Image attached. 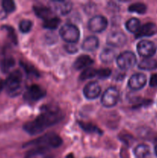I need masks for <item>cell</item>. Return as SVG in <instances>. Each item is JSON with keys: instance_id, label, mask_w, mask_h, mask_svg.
Segmentation results:
<instances>
[{"instance_id": "83f0119b", "label": "cell", "mask_w": 157, "mask_h": 158, "mask_svg": "<svg viewBox=\"0 0 157 158\" xmlns=\"http://www.w3.org/2000/svg\"><path fill=\"white\" fill-rule=\"evenodd\" d=\"M32 26V23L29 19H23L19 23V29L23 33L29 32Z\"/></svg>"}, {"instance_id": "44dd1931", "label": "cell", "mask_w": 157, "mask_h": 158, "mask_svg": "<svg viewBox=\"0 0 157 158\" xmlns=\"http://www.w3.org/2000/svg\"><path fill=\"white\" fill-rule=\"evenodd\" d=\"M78 124H79L80 127L84 131L87 133H91V134H103V131L99 129L97 126L92 124L90 123H85V122H78Z\"/></svg>"}, {"instance_id": "484cf974", "label": "cell", "mask_w": 157, "mask_h": 158, "mask_svg": "<svg viewBox=\"0 0 157 158\" xmlns=\"http://www.w3.org/2000/svg\"><path fill=\"white\" fill-rule=\"evenodd\" d=\"M21 66H22V68L24 69L25 72L26 73L28 76H30V77H38L39 76V73L37 71V69L34 67L33 66H32L29 63H21Z\"/></svg>"}, {"instance_id": "5bb4252c", "label": "cell", "mask_w": 157, "mask_h": 158, "mask_svg": "<svg viewBox=\"0 0 157 158\" xmlns=\"http://www.w3.org/2000/svg\"><path fill=\"white\" fill-rule=\"evenodd\" d=\"M157 32V26L153 23H147L140 26L138 32L135 34V38H141L145 36H151Z\"/></svg>"}, {"instance_id": "cb8c5ba5", "label": "cell", "mask_w": 157, "mask_h": 158, "mask_svg": "<svg viewBox=\"0 0 157 158\" xmlns=\"http://www.w3.org/2000/svg\"><path fill=\"white\" fill-rule=\"evenodd\" d=\"M128 10L130 12H135L138 14H144L147 10V7L143 2H135L129 6Z\"/></svg>"}, {"instance_id": "e575fe53", "label": "cell", "mask_w": 157, "mask_h": 158, "mask_svg": "<svg viewBox=\"0 0 157 158\" xmlns=\"http://www.w3.org/2000/svg\"><path fill=\"white\" fill-rule=\"evenodd\" d=\"M4 87H5V81H3L2 80H0V92L2 90Z\"/></svg>"}, {"instance_id": "ba28073f", "label": "cell", "mask_w": 157, "mask_h": 158, "mask_svg": "<svg viewBox=\"0 0 157 158\" xmlns=\"http://www.w3.org/2000/svg\"><path fill=\"white\" fill-rule=\"evenodd\" d=\"M46 92L38 85H32L26 89L24 94L25 100L29 102H35L41 100L46 96Z\"/></svg>"}, {"instance_id": "d590c367", "label": "cell", "mask_w": 157, "mask_h": 158, "mask_svg": "<svg viewBox=\"0 0 157 158\" xmlns=\"http://www.w3.org/2000/svg\"><path fill=\"white\" fill-rule=\"evenodd\" d=\"M155 154H156V156H157V138L155 139Z\"/></svg>"}, {"instance_id": "603a6c76", "label": "cell", "mask_w": 157, "mask_h": 158, "mask_svg": "<svg viewBox=\"0 0 157 158\" xmlns=\"http://www.w3.org/2000/svg\"><path fill=\"white\" fill-rule=\"evenodd\" d=\"M60 22H61V20H60V19L58 18V17L52 16L51 17V18L45 20V21L43 22L42 26L47 29L53 30V29H55L58 27Z\"/></svg>"}, {"instance_id": "5b68a950", "label": "cell", "mask_w": 157, "mask_h": 158, "mask_svg": "<svg viewBox=\"0 0 157 158\" xmlns=\"http://www.w3.org/2000/svg\"><path fill=\"white\" fill-rule=\"evenodd\" d=\"M116 63L121 69L127 70L135 66L136 63V57L131 51H125L118 56Z\"/></svg>"}, {"instance_id": "f546056e", "label": "cell", "mask_w": 157, "mask_h": 158, "mask_svg": "<svg viewBox=\"0 0 157 158\" xmlns=\"http://www.w3.org/2000/svg\"><path fill=\"white\" fill-rule=\"evenodd\" d=\"M112 73V71L109 69H97V77L99 78L105 79L109 77Z\"/></svg>"}, {"instance_id": "4fadbf2b", "label": "cell", "mask_w": 157, "mask_h": 158, "mask_svg": "<svg viewBox=\"0 0 157 158\" xmlns=\"http://www.w3.org/2000/svg\"><path fill=\"white\" fill-rule=\"evenodd\" d=\"M146 77L143 73H135L129 78V86L132 90L143 89L146 83Z\"/></svg>"}, {"instance_id": "8fae6325", "label": "cell", "mask_w": 157, "mask_h": 158, "mask_svg": "<svg viewBox=\"0 0 157 158\" xmlns=\"http://www.w3.org/2000/svg\"><path fill=\"white\" fill-rule=\"evenodd\" d=\"M50 4L55 12L62 15L69 13L72 9V3L69 1H52Z\"/></svg>"}, {"instance_id": "1f68e13d", "label": "cell", "mask_w": 157, "mask_h": 158, "mask_svg": "<svg viewBox=\"0 0 157 158\" xmlns=\"http://www.w3.org/2000/svg\"><path fill=\"white\" fill-rule=\"evenodd\" d=\"M65 49H66V52L71 54L75 53V52L78 51V49H77L75 45L73 44V43H67V44L65 46Z\"/></svg>"}, {"instance_id": "d6986e66", "label": "cell", "mask_w": 157, "mask_h": 158, "mask_svg": "<svg viewBox=\"0 0 157 158\" xmlns=\"http://www.w3.org/2000/svg\"><path fill=\"white\" fill-rule=\"evenodd\" d=\"M116 52L112 49H105L100 54V60L104 63H111L115 59Z\"/></svg>"}, {"instance_id": "4dcf8cb0", "label": "cell", "mask_w": 157, "mask_h": 158, "mask_svg": "<svg viewBox=\"0 0 157 158\" xmlns=\"http://www.w3.org/2000/svg\"><path fill=\"white\" fill-rule=\"evenodd\" d=\"M4 28L6 29V31L8 32V33H9V38L11 39V40H12V41L15 44H16L17 38H16V35H15L14 29H12V27H10V26H5Z\"/></svg>"}, {"instance_id": "e0dca14e", "label": "cell", "mask_w": 157, "mask_h": 158, "mask_svg": "<svg viewBox=\"0 0 157 158\" xmlns=\"http://www.w3.org/2000/svg\"><path fill=\"white\" fill-rule=\"evenodd\" d=\"M99 41L97 37L92 35V36H89L83 41V45H82V48L83 50L88 51V52H92L95 51L97 48L99 47Z\"/></svg>"}, {"instance_id": "6da1fadb", "label": "cell", "mask_w": 157, "mask_h": 158, "mask_svg": "<svg viewBox=\"0 0 157 158\" xmlns=\"http://www.w3.org/2000/svg\"><path fill=\"white\" fill-rule=\"evenodd\" d=\"M42 112L35 120L26 123L23 129L31 135H36L51 126L56 124L63 118L61 110L54 106H45Z\"/></svg>"}, {"instance_id": "52a82bcc", "label": "cell", "mask_w": 157, "mask_h": 158, "mask_svg": "<svg viewBox=\"0 0 157 158\" xmlns=\"http://www.w3.org/2000/svg\"><path fill=\"white\" fill-rule=\"evenodd\" d=\"M137 52L141 56L150 58L156 52V46L149 40H141L137 44Z\"/></svg>"}, {"instance_id": "9a60e30c", "label": "cell", "mask_w": 157, "mask_h": 158, "mask_svg": "<svg viewBox=\"0 0 157 158\" xmlns=\"http://www.w3.org/2000/svg\"><path fill=\"white\" fill-rule=\"evenodd\" d=\"M33 9L35 15L42 19L44 21L52 17V10L50 7H47L43 5H35Z\"/></svg>"}, {"instance_id": "7a4b0ae2", "label": "cell", "mask_w": 157, "mask_h": 158, "mask_svg": "<svg viewBox=\"0 0 157 158\" xmlns=\"http://www.w3.org/2000/svg\"><path fill=\"white\" fill-rule=\"evenodd\" d=\"M62 143V140L59 136L54 133H49L35 140L27 142L24 147L35 146V148H43L49 149V148H58L61 146Z\"/></svg>"}, {"instance_id": "30bf717a", "label": "cell", "mask_w": 157, "mask_h": 158, "mask_svg": "<svg viewBox=\"0 0 157 158\" xmlns=\"http://www.w3.org/2000/svg\"><path fill=\"white\" fill-rule=\"evenodd\" d=\"M107 44L113 47H122L127 42L126 35L122 32H112L106 39Z\"/></svg>"}, {"instance_id": "ac0fdd59", "label": "cell", "mask_w": 157, "mask_h": 158, "mask_svg": "<svg viewBox=\"0 0 157 158\" xmlns=\"http://www.w3.org/2000/svg\"><path fill=\"white\" fill-rule=\"evenodd\" d=\"M139 69L143 70H153L157 69V60L151 58H146L138 65Z\"/></svg>"}, {"instance_id": "3957f363", "label": "cell", "mask_w": 157, "mask_h": 158, "mask_svg": "<svg viewBox=\"0 0 157 158\" xmlns=\"http://www.w3.org/2000/svg\"><path fill=\"white\" fill-rule=\"evenodd\" d=\"M22 75L18 70L11 73L5 81V87L6 91L11 97H16L22 91Z\"/></svg>"}, {"instance_id": "277c9868", "label": "cell", "mask_w": 157, "mask_h": 158, "mask_svg": "<svg viewBox=\"0 0 157 158\" xmlns=\"http://www.w3.org/2000/svg\"><path fill=\"white\" fill-rule=\"evenodd\" d=\"M59 34L62 38L68 43H73L78 41L80 36L79 29L76 26L72 24H65L61 27Z\"/></svg>"}, {"instance_id": "d6a6232c", "label": "cell", "mask_w": 157, "mask_h": 158, "mask_svg": "<svg viewBox=\"0 0 157 158\" xmlns=\"http://www.w3.org/2000/svg\"><path fill=\"white\" fill-rule=\"evenodd\" d=\"M149 85L152 87H155L157 86V73L153 74V75L151 77L150 81H149Z\"/></svg>"}, {"instance_id": "ffe728a7", "label": "cell", "mask_w": 157, "mask_h": 158, "mask_svg": "<svg viewBox=\"0 0 157 158\" xmlns=\"http://www.w3.org/2000/svg\"><path fill=\"white\" fill-rule=\"evenodd\" d=\"M134 154L137 158H146L150 154V148L146 144H139L135 148Z\"/></svg>"}, {"instance_id": "4316f807", "label": "cell", "mask_w": 157, "mask_h": 158, "mask_svg": "<svg viewBox=\"0 0 157 158\" xmlns=\"http://www.w3.org/2000/svg\"><path fill=\"white\" fill-rule=\"evenodd\" d=\"M14 65H15V60L12 57H8L4 59L2 62V69L4 73H7L11 68L13 67Z\"/></svg>"}, {"instance_id": "836d02e7", "label": "cell", "mask_w": 157, "mask_h": 158, "mask_svg": "<svg viewBox=\"0 0 157 158\" xmlns=\"http://www.w3.org/2000/svg\"><path fill=\"white\" fill-rule=\"evenodd\" d=\"M46 40H47L48 43H50V40H52V43H54V40H56L57 38L55 35V34H47V37H46Z\"/></svg>"}, {"instance_id": "f1b7e54d", "label": "cell", "mask_w": 157, "mask_h": 158, "mask_svg": "<svg viewBox=\"0 0 157 158\" xmlns=\"http://www.w3.org/2000/svg\"><path fill=\"white\" fill-rule=\"evenodd\" d=\"M2 8L5 12L10 13L15 10V4L12 0H4L2 2Z\"/></svg>"}, {"instance_id": "7402d4cb", "label": "cell", "mask_w": 157, "mask_h": 158, "mask_svg": "<svg viewBox=\"0 0 157 158\" xmlns=\"http://www.w3.org/2000/svg\"><path fill=\"white\" fill-rule=\"evenodd\" d=\"M140 21L136 18H131L126 22V27L132 33H136L140 28Z\"/></svg>"}, {"instance_id": "8d00e7d4", "label": "cell", "mask_w": 157, "mask_h": 158, "mask_svg": "<svg viewBox=\"0 0 157 158\" xmlns=\"http://www.w3.org/2000/svg\"><path fill=\"white\" fill-rule=\"evenodd\" d=\"M66 158H75V157H74L73 154H69L66 156Z\"/></svg>"}, {"instance_id": "74e56055", "label": "cell", "mask_w": 157, "mask_h": 158, "mask_svg": "<svg viewBox=\"0 0 157 158\" xmlns=\"http://www.w3.org/2000/svg\"><path fill=\"white\" fill-rule=\"evenodd\" d=\"M87 158H91V157H87Z\"/></svg>"}, {"instance_id": "2e32d148", "label": "cell", "mask_w": 157, "mask_h": 158, "mask_svg": "<svg viewBox=\"0 0 157 158\" xmlns=\"http://www.w3.org/2000/svg\"><path fill=\"white\" fill-rule=\"evenodd\" d=\"M92 63H93V60L91 57L87 55H81L75 60L73 66L75 69L78 70V69H86Z\"/></svg>"}, {"instance_id": "8992f818", "label": "cell", "mask_w": 157, "mask_h": 158, "mask_svg": "<svg viewBox=\"0 0 157 158\" xmlns=\"http://www.w3.org/2000/svg\"><path fill=\"white\" fill-rule=\"evenodd\" d=\"M119 99V93L115 87H109L103 93L101 103L106 107H112L118 103Z\"/></svg>"}, {"instance_id": "9c48e42d", "label": "cell", "mask_w": 157, "mask_h": 158, "mask_svg": "<svg viewBox=\"0 0 157 158\" xmlns=\"http://www.w3.org/2000/svg\"><path fill=\"white\" fill-rule=\"evenodd\" d=\"M108 26V21L103 15H95L89 22V30L93 32H102L106 29Z\"/></svg>"}, {"instance_id": "7c38bea8", "label": "cell", "mask_w": 157, "mask_h": 158, "mask_svg": "<svg viewBox=\"0 0 157 158\" xmlns=\"http://www.w3.org/2000/svg\"><path fill=\"white\" fill-rule=\"evenodd\" d=\"M83 93L88 100H95L101 93V86L97 82H90L85 86Z\"/></svg>"}, {"instance_id": "d4e9b609", "label": "cell", "mask_w": 157, "mask_h": 158, "mask_svg": "<svg viewBox=\"0 0 157 158\" xmlns=\"http://www.w3.org/2000/svg\"><path fill=\"white\" fill-rule=\"evenodd\" d=\"M95 77H97V69H92V68H86L80 75L79 80H86L93 78Z\"/></svg>"}]
</instances>
